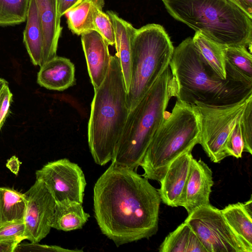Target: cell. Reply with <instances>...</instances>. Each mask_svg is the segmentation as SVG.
<instances>
[{
  "instance_id": "7",
  "label": "cell",
  "mask_w": 252,
  "mask_h": 252,
  "mask_svg": "<svg viewBox=\"0 0 252 252\" xmlns=\"http://www.w3.org/2000/svg\"><path fill=\"white\" fill-rule=\"evenodd\" d=\"M174 48L163 27L149 24L136 29L131 45L126 102L132 110L169 66Z\"/></svg>"
},
{
  "instance_id": "32",
  "label": "cell",
  "mask_w": 252,
  "mask_h": 252,
  "mask_svg": "<svg viewBox=\"0 0 252 252\" xmlns=\"http://www.w3.org/2000/svg\"><path fill=\"white\" fill-rule=\"evenodd\" d=\"M81 250H72L64 249L57 246L38 244V243H19L15 248L16 252H81Z\"/></svg>"
},
{
  "instance_id": "21",
  "label": "cell",
  "mask_w": 252,
  "mask_h": 252,
  "mask_svg": "<svg viewBox=\"0 0 252 252\" xmlns=\"http://www.w3.org/2000/svg\"><path fill=\"white\" fill-rule=\"evenodd\" d=\"M226 75L232 79L252 86V56L244 46L224 48Z\"/></svg>"
},
{
  "instance_id": "27",
  "label": "cell",
  "mask_w": 252,
  "mask_h": 252,
  "mask_svg": "<svg viewBox=\"0 0 252 252\" xmlns=\"http://www.w3.org/2000/svg\"><path fill=\"white\" fill-rule=\"evenodd\" d=\"M243 141V152L252 154V95L248 98L239 119Z\"/></svg>"
},
{
  "instance_id": "30",
  "label": "cell",
  "mask_w": 252,
  "mask_h": 252,
  "mask_svg": "<svg viewBox=\"0 0 252 252\" xmlns=\"http://www.w3.org/2000/svg\"><path fill=\"white\" fill-rule=\"evenodd\" d=\"M24 220L7 222L0 225V240H16L20 242L25 239Z\"/></svg>"
},
{
  "instance_id": "26",
  "label": "cell",
  "mask_w": 252,
  "mask_h": 252,
  "mask_svg": "<svg viewBox=\"0 0 252 252\" xmlns=\"http://www.w3.org/2000/svg\"><path fill=\"white\" fill-rule=\"evenodd\" d=\"M30 0H0V27L13 26L26 21Z\"/></svg>"
},
{
  "instance_id": "6",
  "label": "cell",
  "mask_w": 252,
  "mask_h": 252,
  "mask_svg": "<svg viewBox=\"0 0 252 252\" xmlns=\"http://www.w3.org/2000/svg\"><path fill=\"white\" fill-rule=\"evenodd\" d=\"M200 115L196 105L177 100L169 116L155 133L140 164L142 175L159 182L170 163L199 144Z\"/></svg>"
},
{
  "instance_id": "29",
  "label": "cell",
  "mask_w": 252,
  "mask_h": 252,
  "mask_svg": "<svg viewBox=\"0 0 252 252\" xmlns=\"http://www.w3.org/2000/svg\"><path fill=\"white\" fill-rule=\"evenodd\" d=\"M243 147L239 119L226 140L225 145L226 154L227 157L232 156L237 158H241L243 152Z\"/></svg>"
},
{
  "instance_id": "5",
  "label": "cell",
  "mask_w": 252,
  "mask_h": 252,
  "mask_svg": "<svg viewBox=\"0 0 252 252\" xmlns=\"http://www.w3.org/2000/svg\"><path fill=\"white\" fill-rule=\"evenodd\" d=\"M172 96L174 84L169 66L129 111L112 163L137 171Z\"/></svg>"
},
{
  "instance_id": "28",
  "label": "cell",
  "mask_w": 252,
  "mask_h": 252,
  "mask_svg": "<svg viewBox=\"0 0 252 252\" xmlns=\"http://www.w3.org/2000/svg\"><path fill=\"white\" fill-rule=\"evenodd\" d=\"M94 23L95 31L105 40L108 45H115L114 28L110 18L102 10L97 9L94 14Z\"/></svg>"
},
{
  "instance_id": "1",
  "label": "cell",
  "mask_w": 252,
  "mask_h": 252,
  "mask_svg": "<svg viewBox=\"0 0 252 252\" xmlns=\"http://www.w3.org/2000/svg\"><path fill=\"white\" fill-rule=\"evenodd\" d=\"M160 202L158 190L148 179L112 162L94 188L97 224L117 246L157 233Z\"/></svg>"
},
{
  "instance_id": "33",
  "label": "cell",
  "mask_w": 252,
  "mask_h": 252,
  "mask_svg": "<svg viewBox=\"0 0 252 252\" xmlns=\"http://www.w3.org/2000/svg\"><path fill=\"white\" fill-rule=\"evenodd\" d=\"M83 0H59V13L62 17L69 10L80 3Z\"/></svg>"
},
{
  "instance_id": "13",
  "label": "cell",
  "mask_w": 252,
  "mask_h": 252,
  "mask_svg": "<svg viewBox=\"0 0 252 252\" xmlns=\"http://www.w3.org/2000/svg\"><path fill=\"white\" fill-rule=\"evenodd\" d=\"M192 151H186L169 165L159 181L158 190L161 202L172 207L180 206L181 196L188 179L192 159Z\"/></svg>"
},
{
  "instance_id": "31",
  "label": "cell",
  "mask_w": 252,
  "mask_h": 252,
  "mask_svg": "<svg viewBox=\"0 0 252 252\" xmlns=\"http://www.w3.org/2000/svg\"><path fill=\"white\" fill-rule=\"evenodd\" d=\"M12 97L8 83L5 79L0 78V130L9 115Z\"/></svg>"
},
{
  "instance_id": "9",
  "label": "cell",
  "mask_w": 252,
  "mask_h": 252,
  "mask_svg": "<svg viewBox=\"0 0 252 252\" xmlns=\"http://www.w3.org/2000/svg\"><path fill=\"white\" fill-rule=\"evenodd\" d=\"M207 252H248L233 232L220 210L210 204L188 215L185 220Z\"/></svg>"
},
{
  "instance_id": "36",
  "label": "cell",
  "mask_w": 252,
  "mask_h": 252,
  "mask_svg": "<svg viewBox=\"0 0 252 252\" xmlns=\"http://www.w3.org/2000/svg\"><path fill=\"white\" fill-rule=\"evenodd\" d=\"M1 187H0V225L1 224V218H0V203H1Z\"/></svg>"
},
{
  "instance_id": "23",
  "label": "cell",
  "mask_w": 252,
  "mask_h": 252,
  "mask_svg": "<svg viewBox=\"0 0 252 252\" xmlns=\"http://www.w3.org/2000/svg\"><path fill=\"white\" fill-rule=\"evenodd\" d=\"M105 0H83L65 15L68 28L77 35L95 31L94 18L97 9L102 10Z\"/></svg>"
},
{
  "instance_id": "17",
  "label": "cell",
  "mask_w": 252,
  "mask_h": 252,
  "mask_svg": "<svg viewBox=\"0 0 252 252\" xmlns=\"http://www.w3.org/2000/svg\"><path fill=\"white\" fill-rule=\"evenodd\" d=\"M107 14L112 22L115 33L116 55L118 57L126 91L130 80L131 45L136 29L129 22L121 18L113 11H107Z\"/></svg>"
},
{
  "instance_id": "35",
  "label": "cell",
  "mask_w": 252,
  "mask_h": 252,
  "mask_svg": "<svg viewBox=\"0 0 252 252\" xmlns=\"http://www.w3.org/2000/svg\"><path fill=\"white\" fill-rule=\"evenodd\" d=\"M19 243L16 240H0V252H14Z\"/></svg>"
},
{
  "instance_id": "22",
  "label": "cell",
  "mask_w": 252,
  "mask_h": 252,
  "mask_svg": "<svg viewBox=\"0 0 252 252\" xmlns=\"http://www.w3.org/2000/svg\"><path fill=\"white\" fill-rule=\"evenodd\" d=\"M160 252H207L195 233L186 222L165 238L158 248Z\"/></svg>"
},
{
  "instance_id": "34",
  "label": "cell",
  "mask_w": 252,
  "mask_h": 252,
  "mask_svg": "<svg viewBox=\"0 0 252 252\" xmlns=\"http://www.w3.org/2000/svg\"><path fill=\"white\" fill-rule=\"evenodd\" d=\"M252 18V0H228Z\"/></svg>"
},
{
  "instance_id": "24",
  "label": "cell",
  "mask_w": 252,
  "mask_h": 252,
  "mask_svg": "<svg viewBox=\"0 0 252 252\" xmlns=\"http://www.w3.org/2000/svg\"><path fill=\"white\" fill-rule=\"evenodd\" d=\"M193 43L207 63L221 79L226 78L224 48L195 32L192 38Z\"/></svg>"
},
{
  "instance_id": "14",
  "label": "cell",
  "mask_w": 252,
  "mask_h": 252,
  "mask_svg": "<svg viewBox=\"0 0 252 252\" xmlns=\"http://www.w3.org/2000/svg\"><path fill=\"white\" fill-rule=\"evenodd\" d=\"M81 36L89 75L95 90L106 77L112 56L108 44L96 31H91Z\"/></svg>"
},
{
  "instance_id": "15",
  "label": "cell",
  "mask_w": 252,
  "mask_h": 252,
  "mask_svg": "<svg viewBox=\"0 0 252 252\" xmlns=\"http://www.w3.org/2000/svg\"><path fill=\"white\" fill-rule=\"evenodd\" d=\"M41 20L43 33V64L57 56L61 35L59 0H34Z\"/></svg>"
},
{
  "instance_id": "3",
  "label": "cell",
  "mask_w": 252,
  "mask_h": 252,
  "mask_svg": "<svg viewBox=\"0 0 252 252\" xmlns=\"http://www.w3.org/2000/svg\"><path fill=\"white\" fill-rule=\"evenodd\" d=\"M94 91L88 140L95 163L102 166L111 161L115 155L129 111L121 63L116 55L111 56L103 82Z\"/></svg>"
},
{
  "instance_id": "19",
  "label": "cell",
  "mask_w": 252,
  "mask_h": 252,
  "mask_svg": "<svg viewBox=\"0 0 252 252\" xmlns=\"http://www.w3.org/2000/svg\"><path fill=\"white\" fill-rule=\"evenodd\" d=\"M23 32V42L34 65H43V33L41 20L34 0H30Z\"/></svg>"
},
{
  "instance_id": "2",
  "label": "cell",
  "mask_w": 252,
  "mask_h": 252,
  "mask_svg": "<svg viewBox=\"0 0 252 252\" xmlns=\"http://www.w3.org/2000/svg\"><path fill=\"white\" fill-rule=\"evenodd\" d=\"M177 100L195 105L220 106L238 102L252 94V86L226 75L220 78L195 47L191 37L174 48L169 63Z\"/></svg>"
},
{
  "instance_id": "8",
  "label": "cell",
  "mask_w": 252,
  "mask_h": 252,
  "mask_svg": "<svg viewBox=\"0 0 252 252\" xmlns=\"http://www.w3.org/2000/svg\"><path fill=\"white\" fill-rule=\"evenodd\" d=\"M249 96L227 105L195 104L201 119L199 144L212 162L220 163L227 157L225 150L226 140L240 119Z\"/></svg>"
},
{
  "instance_id": "20",
  "label": "cell",
  "mask_w": 252,
  "mask_h": 252,
  "mask_svg": "<svg viewBox=\"0 0 252 252\" xmlns=\"http://www.w3.org/2000/svg\"><path fill=\"white\" fill-rule=\"evenodd\" d=\"M89 218L90 215L84 211L82 203L63 200L56 202L51 226L59 230H74L82 228Z\"/></svg>"
},
{
  "instance_id": "12",
  "label": "cell",
  "mask_w": 252,
  "mask_h": 252,
  "mask_svg": "<svg viewBox=\"0 0 252 252\" xmlns=\"http://www.w3.org/2000/svg\"><path fill=\"white\" fill-rule=\"evenodd\" d=\"M213 185L210 168L201 159L193 158L180 206L185 208L189 215L197 208L209 204Z\"/></svg>"
},
{
  "instance_id": "25",
  "label": "cell",
  "mask_w": 252,
  "mask_h": 252,
  "mask_svg": "<svg viewBox=\"0 0 252 252\" xmlns=\"http://www.w3.org/2000/svg\"><path fill=\"white\" fill-rule=\"evenodd\" d=\"M1 224L24 220L27 207V201L24 193L5 187L1 188Z\"/></svg>"
},
{
  "instance_id": "18",
  "label": "cell",
  "mask_w": 252,
  "mask_h": 252,
  "mask_svg": "<svg viewBox=\"0 0 252 252\" xmlns=\"http://www.w3.org/2000/svg\"><path fill=\"white\" fill-rule=\"evenodd\" d=\"M226 222L248 252H252V199L229 204L221 210Z\"/></svg>"
},
{
  "instance_id": "16",
  "label": "cell",
  "mask_w": 252,
  "mask_h": 252,
  "mask_svg": "<svg viewBox=\"0 0 252 252\" xmlns=\"http://www.w3.org/2000/svg\"><path fill=\"white\" fill-rule=\"evenodd\" d=\"M75 81L74 64L69 59L57 56L43 64L37 74V83L48 90L63 91Z\"/></svg>"
},
{
  "instance_id": "11",
  "label": "cell",
  "mask_w": 252,
  "mask_h": 252,
  "mask_svg": "<svg viewBox=\"0 0 252 252\" xmlns=\"http://www.w3.org/2000/svg\"><path fill=\"white\" fill-rule=\"evenodd\" d=\"M24 195L27 201L24 237L31 242L38 243L52 228L56 201L44 184L38 180Z\"/></svg>"
},
{
  "instance_id": "10",
  "label": "cell",
  "mask_w": 252,
  "mask_h": 252,
  "mask_svg": "<svg viewBox=\"0 0 252 252\" xmlns=\"http://www.w3.org/2000/svg\"><path fill=\"white\" fill-rule=\"evenodd\" d=\"M56 202L69 199L82 203L86 181L79 166L67 158L51 161L35 172Z\"/></svg>"
},
{
  "instance_id": "4",
  "label": "cell",
  "mask_w": 252,
  "mask_h": 252,
  "mask_svg": "<svg viewBox=\"0 0 252 252\" xmlns=\"http://www.w3.org/2000/svg\"><path fill=\"white\" fill-rule=\"evenodd\" d=\"M168 13L220 46L249 47L252 18L228 0H161Z\"/></svg>"
}]
</instances>
